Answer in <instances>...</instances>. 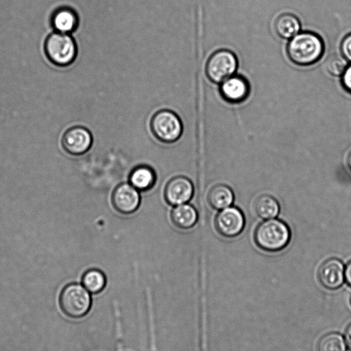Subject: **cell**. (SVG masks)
Wrapping results in <instances>:
<instances>
[{
	"instance_id": "6",
	"label": "cell",
	"mask_w": 351,
	"mask_h": 351,
	"mask_svg": "<svg viewBox=\"0 0 351 351\" xmlns=\"http://www.w3.org/2000/svg\"><path fill=\"white\" fill-rule=\"evenodd\" d=\"M237 67V60L234 54L227 49L214 52L207 60L206 73L214 83H221L231 77Z\"/></svg>"
},
{
	"instance_id": "8",
	"label": "cell",
	"mask_w": 351,
	"mask_h": 351,
	"mask_svg": "<svg viewBox=\"0 0 351 351\" xmlns=\"http://www.w3.org/2000/svg\"><path fill=\"white\" fill-rule=\"evenodd\" d=\"M215 225L217 231L221 236L234 237L242 232L245 226V218L239 208L228 207L217 214Z\"/></svg>"
},
{
	"instance_id": "16",
	"label": "cell",
	"mask_w": 351,
	"mask_h": 351,
	"mask_svg": "<svg viewBox=\"0 0 351 351\" xmlns=\"http://www.w3.org/2000/svg\"><path fill=\"white\" fill-rule=\"evenodd\" d=\"M207 199L210 206L214 209L223 210L232 204L234 194L229 186L219 184L210 189Z\"/></svg>"
},
{
	"instance_id": "5",
	"label": "cell",
	"mask_w": 351,
	"mask_h": 351,
	"mask_svg": "<svg viewBox=\"0 0 351 351\" xmlns=\"http://www.w3.org/2000/svg\"><path fill=\"white\" fill-rule=\"evenodd\" d=\"M90 304L88 291L80 285H68L60 293V308L64 313L71 317L78 318L86 315Z\"/></svg>"
},
{
	"instance_id": "27",
	"label": "cell",
	"mask_w": 351,
	"mask_h": 351,
	"mask_svg": "<svg viewBox=\"0 0 351 351\" xmlns=\"http://www.w3.org/2000/svg\"><path fill=\"white\" fill-rule=\"evenodd\" d=\"M350 305H351V295H350Z\"/></svg>"
},
{
	"instance_id": "24",
	"label": "cell",
	"mask_w": 351,
	"mask_h": 351,
	"mask_svg": "<svg viewBox=\"0 0 351 351\" xmlns=\"http://www.w3.org/2000/svg\"><path fill=\"white\" fill-rule=\"evenodd\" d=\"M345 340L348 349L351 350V324L346 330Z\"/></svg>"
},
{
	"instance_id": "19",
	"label": "cell",
	"mask_w": 351,
	"mask_h": 351,
	"mask_svg": "<svg viewBox=\"0 0 351 351\" xmlns=\"http://www.w3.org/2000/svg\"><path fill=\"white\" fill-rule=\"evenodd\" d=\"M106 279L104 273L96 269L86 271L82 276L84 287L92 293H97L103 290Z\"/></svg>"
},
{
	"instance_id": "2",
	"label": "cell",
	"mask_w": 351,
	"mask_h": 351,
	"mask_svg": "<svg viewBox=\"0 0 351 351\" xmlns=\"http://www.w3.org/2000/svg\"><path fill=\"white\" fill-rule=\"evenodd\" d=\"M291 239L290 229L279 219H268L261 223L254 233L256 245L267 252H277L285 248Z\"/></svg>"
},
{
	"instance_id": "7",
	"label": "cell",
	"mask_w": 351,
	"mask_h": 351,
	"mask_svg": "<svg viewBox=\"0 0 351 351\" xmlns=\"http://www.w3.org/2000/svg\"><path fill=\"white\" fill-rule=\"evenodd\" d=\"M111 203L116 211L123 215L134 213L141 204L139 191L130 183L119 184L113 190Z\"/></svg>"
},
{
	"instance_id": "22",
	"label": "cell",
	"mask_w": 351,
	"mask_h": 351,
	"mask_svg": "<svg viewBox=\"0 0 351 351\" xmlns=\"http://www.w3.org/2000/svg\"><path fill=\"white\" fill-rule=\"evenodd\" d=\"M341 51L343 58L351 62V34L343 38L341 44Z\"/></svg>"
},
{
	"instance_id": "18",
	"label": "cell",
	"mask_w": 351,
	"mask_h": 351,
	"mask_svg": "<svg viewBox=\"0 0 351 351\" xmlns=\"http://www.w3.org/2000/svg\"><path fill=\"white\" fill-rule=\"evenodd\" d=\"M254 209L256 215L261 219H270L276 217L280 206L278 201L269 195H263L255 202Z\"/></svg>"
},
{
	"instance_id": "4",
	"label": "cell",
	"mask_w": 351,
	"mask_h": 351,
	"mask_svg": "<svg viewBox=\"0 0 351 351\" xmlns=\"http://www.w3.org/2000/svg\"><path fill=\"white\" fill-rule=\"evenodd\" d=\"M150 130L154 136L164 143L176 142L182 133V123L179 117L169 110L156 112L150 120Z\"/></svg>"
},
{
	"instance_id": "10",
	"label": "cell",
	"mask_w": 351,
	"mask_h": 351,
	"mask_svg": "<svg viewBox=\"0 0 351 351\" xmlns=\"http://www.w3.org/2000/svg\"><path fill=\"white\" fill-rule=\"evenodd\" d=\"M61 143L66 152L73 156H80L90 148L93 137L88 129L75 126L64 133Z\"/></svg>"
},
{
	"instance_id": "17",
	"label": "cell",
	"mask_w": 351,
	"mask_h": 351,
	"mask_svg": "<svg viewBox=\"0 0 351 351\" xmlns=\"http://www.w3.org/2000/svg\"><path fill=\"white\" fill-rule=\"evenodd\" d=\"M300 28L298 17L291 13H283L275 21L274 29L278 36L282 38H291L296 35Z\"/></svg>"
},
{
	"instance_id": "3",
	"label": "cell",
	"mask_w": 351,
	"mask_h": 351,
	"mask_svg": "<svg viewBox=\"0 0 351 351\" xmlns=\"http://www.w3.org/2000/svg\"><path fill=\"white\" fill-rule=\"evenodd\" d=\"M45 52L52 63L57 66H65L75 60L77 47L74 40L69 35L55 32L46 38Z\"/></svg>"
},
{
	"instance_id": "26",
	"label": "cell",
	"mask_w": 351,
	"mask_h": 351,
	"mask_svg": "<svg viewBox=\"0 0 351 351\" xmlns=\"http://www.w3.org/2000/svg\"><path fill=\"white\" fill-rule=\"evenodd\" d=\"M348 165L349 168L351 169V152L349 154L348 158Z\"/></svg>"
},
{
	"instance_id": "23",
	"label": "cell",
	"mask_w": 351,
	"mask_h": 351,
	"mask_svg": "<svg viewBox=\"0 0 351 351\" xmlns=\"http://www.w3.org/2000/svg\"><path fill=\"white\" fill-rule=\"evenodd\" d=\"M341 82L344 88L351 93V64L343 73Z\"/></svg>"
},
{
	"instance_id": "20",
	"label": "cell",
	"mask_w": 351,
	"mask_h": 351,
	"mask_svg": "<svg viewBox=\"0 0 351 351\" xmlns=\"http://www.w3.org/2000/svg\"><path fill=\"white\" fill-rule=\"evenodd\" d=\"M318 350L319 351H346V346L340 334L330 332L321 338Z\"/></svg>"
},
{
	"instance_id": "14",
	"label": "cell",
	"mask_w": 351,
	"mask_h": 351,
	"mask_svg": "<svg viewBox=\"0 0 351 351\" xmlns=\"http://www.w3.org/2000/svg\"><path fill=\"white\" fill-rule=\"evenodd\" d=\"M156 182L155 171L145 165L134 167L129 175L130 184L138 191H147L154 187Z\"/></svg>"
},
{
	"instance_id": "12",
	"label": "cell",
	"mask_w": 351,
	"mask_h": 351,
	"mask_svg": "<svg viewBox=\"0 0 351 351\" xmlns=\"http://www.w3.org/2000/svg\"><path fill=\"white\" fill-rule=\"evenodd\" d=\"M250 86L247 80L239 75H232L223 82L220 86L222 97L231 103H239L247 97Z\"/></svg>"
},
{
	"instance_id": "13",
	"label": "cell",
	"mask_w": 351,
	"mask_h": 351,
	"mask_svg": "<svg viewBox=\"0 0 351 351\" xmlns=\"http://www.w3.org/2000/svg\"><path fill=\"white\" fill-rule=\"evenodd\" d=\"M51 23L56 30L66 34L74 31L78 25L76 11L69 6L58 8L51 16Z\"/></svg>"
},
{
	"instance_id": "9",
	"label": "cell",
	"mask_w": 351,
	"mask_h": 351,
	"mask_svg": "<svg viewBox=\"0 0 351 351\" xmlns=\"http://www.w3.org/2000/svg\"><path fill=\"white\" fill-rule=\"evenodd\" d=\"M192 182L186 177L178 176L171 178L164 189V198L170 206H176L186 204L193 194Z\"/></svg>"
},
{
	"instance_id": "21",
	"label": "cell",
	"mask_w": 351,
	"mask_h": 351,
	"mask_svg": "<svg viewBox=\"0 0 351 351\" xmlns=\"http://www.w3.org/2000/svg\"><path fill=\"white\" fill-rule=\"evenodd\" d=\"M326 71L332 75H342L347 66L345 58L337 53H330L325 61Z\"/></svg>"
},
{
	"instance_id": "11",
	"label": "cell",
	"mask_w": 351,
	"mask_h": 351,
	"mask_svg": "<svg viewBox=\"0 0 351 351\" xmlns=\"http://www.w3.org/2000/svg\"><path fill=\"white\" fill-rule=\"evenodd\" d=\"M318 278L321 284L327 289H336L340 287L345 278L343 264L334 258L326 260L319 267Z\"/></svg>"
},
{
	"instance_id": "25",
	"label": "cell",
	"mask_w": 351,
	"mask_h": 351,
	"mask_svg": "<svg viewBox=\"0 0 351 351\" xmlns=\"http://www.w3.org/2000/svg\"><path fill=\"white\" fill-rule=\"evenodd\" d=\"M345 278L348 284L351 286V261L348 263L345 269Z\"/></svg>"
},
{
	"instance_id": "1",
	"label": "cell",
	"mask_w": 351,
	"mask_h": 351,
	"mask_svg": "<svg viewBox=\"0 0 351 351\" xmlns=\"http://www.w3.org/2000/svg\"><path fill=\"white\" fill-rule=\"evenodd\" d=\"M324 51L321 38L311 32L298 33L289 40L287 53L290 60L300 66H307L317 62Z\"/></svg>"
},
{
	"instance_id": "15",
	"label": "cell",
	"mask_w": 351,
	"mask_h": 351,
	"mask_svg": "<svg viewBox=\"0 0 351 351\" xmlns=\"http://www.w3.org/2000/svg\"><path fill=\"white\" fill-rule=\"evenodd\" d=\"M170 218L172 223L181 230H188L195 226L198 215L195 208L188 204L176 206L171 210Z\"/></svg>"
}]
</instances>
